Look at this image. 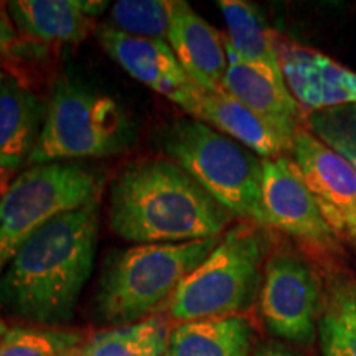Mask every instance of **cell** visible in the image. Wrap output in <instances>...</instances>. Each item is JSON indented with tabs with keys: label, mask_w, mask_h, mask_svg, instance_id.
Masks as SVG:
<instances>
[{
	"label": "cell",
	"mask_w": 356,
	"mask_h": 356,
	"mask_svg": "<svg viewBox=\"0 0 356 356\" xmlns=\"http://www.w3.org/2000/svg\"><path fill=\"white\" fill-rule=\"evenodd\" d=\"M221 236L180 244H137L108 257L96 293L99 317L114 327L139 322L167 304Z\"/></svg>",
	"instance_id": "obj_5"
},
{
	"label": "cell",
	"mask_w": 356,
	"mask_h": 356,
	"mask_svg": "<svg viewBox=\"0 0 356 356\" xmlns=\"http://www.w3.org/2000/svg\"><path fill=\"white\" fill-rule=\"evenodd\" d=\"M254 328L244 315L193 320L170 328L165 356H249Z\"/></svg>",
	"instance_id": "obj_18"
},
{
	"label": "cell",
	"mask_w": 356,
	"mask_h": 356,
	"mask_svg": "<svg viewBox=\"0 0 356 356\" xmlns=\"http://www.w3.org/2000/svg\"><path fill=\"white\" fill-rule=\"evenodd\" d=\"M95 35L102 50L129 76L165 96L186 114H193L200 88L178 63L167 40L132 37L108 24L97 25Z\"/></svg>",
	"instance_id": "obj_10"
},
{
	"label": "cell",
	"mask_w": 356,
	"mask_h": 356,
	"mask_svg": "<svg viewBox=\"0 0 356 356\" xmlns=\"http://www.w3.org/2000/svg\"><path fill=\"white\" fill-rule=\"evenodd\" d=\"M170 327L163 315L88 337L74 356H165Z\"/></svg>",
	"instance_id": "obj_21"
},
{
	"label": "cell",
	"mask_w": 356,
	"mask_h": 356,
	"mask_svg": "<svg viewBox=\"0 0 356 356\" xmlns=\"http://www.w3.org/2000/svg\"><path fill=\"white\" fill-rule=\"evenodd\" d=\"M218 7L228 29L226 38L236 55L280 86H287L280 65L277 35L267 29L259 8L243 0H220Z\"/></svg>",
	"instance_id": "obj_19"
},
{
	"label": "cell",
	"mask_w": 356,
	"mask_h": 356,
	"mask_svg": "<svg viewBox=\"0 0 356 356\" xmlns=\"http://www.w3.org/2000/svg\"><path fill=\"white\" fill-rule=\"evenodd\" d=\"M109 226L136 244H180L222 236L234 216L167 157L132 160L109 185Z\"/></svg>",
	"instance_id": "obj_1"
},
{
	"label": "cell",
	"mask_w": 356,
	"mask_h": 356,
	"mask_svg": "<svg viewBox=\"0 0 356 356\" xmlns=\"http://www.w3.org/2000/svg\"><path fill=\"white\" fill-rule=\"evenodd\" d=\"M109 6L99 0H12L8 15L26 42L40 48L63 47L95 33L97 17Z\"/></svg>",
	"instance_id": "obj_13"
},
{
	"label": "cell",
	"mask_w": 356,
	"mask_h": 356,
	"mask_svg": "<svg viewBox=\"0 0 356 356\" xmlns=\"http://www.w3.org/2000/svg\"><path fill=\"white\" fill-rule=\"evenodd\" d=\"M167 42L178 63L200 89H221L222 78L228 70L225 35L218 32L184 0H173Z\"/></svg>",
	"instance_id": "obj_14"
},
{
	"label": "cell",
	"mask_w": 356,
	"mask_h": 356,
	"mask_svg": "<svg viewBox=\"0 0 356 356\" xmlns=\"http://www.w3.org/2000/svg\"><path fill=\"white\" fill-rule=\"evenodd\" d=\"M83 332L56 327H15L0 338V356H74Z\"/></svg>",
	"instance_id": "obj_22"
},
{
	"label": "cell",
	"mask_w": 356,
	"mask_h": 356,
	"mask_svg": "<svg viewBox=\"0 0 356 356\" xmlns=\"http://www.w3.org/2000/svg\"><path fill=\"white\" fill-rule=\"evenodd\" d=\"M355 246H356V244H355Z\"/></svg>",
	"instance_id": "obj_30"
},
{
	"label": "cell",
	"mask_w": 356,
	"mask_h": 356,
	"mask_svg": "<svg viewBox=\"0 0 356 356\" xmlns=\"http://www.w3.org/2000/svg\"><path fill=\"white\" fill-rule=\"evenodd\" d=\"M37 92L10 71L0 70V170L12 173L29 165L44 121Z\"/></svg>",
	"instance_id": "obj_16"
},
{
	"label": "cell",
	"mask_w": 356,
	"mask_h": 356,
	"mask_svg": "<svg viewBox=\"0 0 356 356\" xmlns=\"http://www.w3.org/2000/svg\"><path fill=\"white\" fill-rule=\"evenodd\" d=\"M262 204L269 228L314 248L330 251L337 246L335 229L323 216L291 155L262 160Z\"/></svg>",
	"instance_id": "obj_9"
},
{
	"label": "cell",
	"mask_w": 356,
	"mask_h": 356,
	"mask_svg": "<svg viewBox=\"0 0 356 356\" xmlns=\"http://www.w3.org/2000/svg\"><path fill=\"white\" fill-rule=\"evenodd\" d=\"M173 0H119L109 7L108 25L142 38L167 40Z\"/></svg>",
	"instance_id": "obj_23"
},
{
	"label": "cell",
	"mask_w": 356,
	"mask_h": 356,
	"mask_svg": "<svg viewBox=\"0 0 356 356\" xmlns=\"http://www.w3.org/2000/svg\"><path fill=\"white\" fill-rule=\"evenodd\" d=\"M259 309L274 337L296 345L314 343L323 310V287L309 261L292 251L267 256Z\"/></svg>",
	"instance_id": "obj_8"
},
{
	"label": "cell",
	"mask_w": 356,
	"mask_h": 356,
	"mask_svg": "<svg viewBox=\"0 0 356 356\" xmlns=\"http://www.w3.org/2000/svg\"><path fill=\"white\" fill-rule=\"evenodd\" d=\"M104 173L84 162L25 168L0 198V274L26 239L55 218L99 203Z\"/></svg>",
	"instance_id": "obj_7"
},
{
	"label": "cell",
	"mask_w": 356,
	"mask_h": 356,
	"mask_svg": "<svg viewBox=\"0 0 356 356\" xmlns=\"http://www.w3.org/2000/svg\"><path fill=\"white\" fill-rule=\"evenodd\" d=\"M7 330H8V327H7V323L3 322L2 318H0V338H2L3 335H6L7 333Z\"/></svg>",
	"instance_id": "obj_29"
},
{
	"label": "cell",
	"mask_w": 356,
	"mask_h": 356,
	"mask_svg": "<svg viewBox=\"0 0 356 356\" xmlns=\"http://www.w3.org/2000/svg\"><path fill=\"white\" fill-rule=\"evenodd\" d=\"M136 140L137 127L121 102L76 78L63 76L53 84L29 167L113 157Z\"/></svg>",
	"instance_id": "obj_3"
},
{
	"label": "cell",
	"mask_w": 356,
	"mask_h": 356,
	"mask_svg": "<svg viewBox=\"0 0 356 356\" xmlns=\"http://www.w3.org/2000/svg\"><path fill=\"white\" fill-rule=\"evenodd\" d=\"M173 160L233 216L269 228L262 204V159L198 119L184 118L160 134Z\"/></svg>",
	"instance_id": "obj_4"
},
{
	"label": "cell",
	"mask_w": 356,
	"mask_h": 356,
	"mask_svg": "<svg viewBox=\"0 0 356 356\" xmlns=\"http://www.w3.org/2000/svg\"><path fill=\"white\" fill-rule=\"evenodd\" d=\"M225 44L228 70L222 78L221 88L292 144L297 131L305 127L304 111L293 99L287 86H280L259 70L244 63L236 55L226 35Z\"/></svg>",
	"instance_id": "obj_15"
},
{
	"label": "cell",
	"mask_w": 356,
	"mask_h": 356,
	"mask_svg": "<svg viewBox=\"0 0 356 356\" xmlns=\"http://www.w3.org/2000/svg\"><path fill=\"white\" fill-rule=\"evenodd\" d=\"M277 48L287 89L305 115L337 106H356V71L279 35Z\"/></svg>",
	"instance_id": "obj_12"
},
{
	"label": "cell",
	"mask_w": 356,
	"mask_h": 356,
	"mask_svg": "<svg viewBox=\"0 0 356 356\" xmlns=\"http://www.w3.org/2000/svg\"><path fill=\"white\" fill-rule=\"evenodd\" d=\"M191 118L208 124L218 132L248 147L262 160L291 154V142L280 137L274 129H270L222 88L216 91L200 89Z\"/></svg>",
	"instance_id": "obj_17"
},
{
	"label": "cell",
	"mask_w": 356,
	"mask_h": 356,
	"mask_svg": "<svg viewBox=\"0 0 356 356\" xmlns=\"http://www.w3.org/2000/svg\"><path fill=\"white\" fill-rule=\"evenodd\" d=\"M269 241L264 228L238 222L221 236L211 254L167 302V317L175 323L231 317L254 304L261 291Z\"/></svg>",
	"instance_id": "obj_6"
},
{
	"label": "cell",
	"mask_w": 356,
	"mask_h": 356,
	"mask_svg": "<svg viewBox=\"0 0 356 356\" xmlns=\"http://www.w3.org/2000/svg\"><path fill=\"white\" fill-rule=\"evenodd\" d=\"M97 233L99 203L43 226L0 274V305L29 322H70L95 267Z\"/></svg>",
	"instance_id": "obj_2"
},
{
	"label": "cell",
	"mask_w": 356,
	"mask_h": 356,
	"mask_svg": "<svg viewBox=\"0 0 356 356\" xmlns=\"http://www.w3.org/2000/svg\"><path fill=\"white\" fill-rule=\"evenodd\" d=\"M289 155L335 233L356 244L355 168L305 127L293 136Z\"/></svg>",
	"instance_id": "obj_11"
},
{
	"label": "cell",
	"mask_w": 356,
	"mask_h": 356,
	"mask_svg": "<svg viewBox=\"0 0 356 356\" xmlns=\"http://www.w3.org/2000/svg\"><path fill=\"white\" fill-rule=\"evenodd\" d=\"M42 53L43 48L26 42L17 32L12 19H0V53L2 55H29Z\"/></svg>",
	"instance_id": "obj_25"
},
{
	"label": "cell",
	"mask_w": 356,
	"mask_h": 356,
	"mask_svg": "<svg viewBox=\"0 0 356 356\" xmlns=\"http://www.w3.org/2000/svg\"><path fill=\"white\" fill-rule=\"evenodd\" d=\"M0 19H10V15H8V2H0Z\"/></svg>",
	"instance_id": "obj_28"
},
{
	"label": "cell",
	"mask_w": 356,
	"mask_h": 356,
	"mask_svg": "<svg viewBox=\"0 0 356 356\" xmlns=\"http://www.w3.org/2000/svg\"><path fill=\"white\" fill-rule=\"evenodd\" d=\"M7 186H8V173L0 170V198H2V195L6 193Z\"/></svg>",
	"instance_id": "obj_27"
},
{
	"label": "cell",
	"mask_w": 356,
	"mask_h": 356,
	"mask_svg": "<svg viewBox=\"0 0 356 356\" xmlns=\"http://www.w3.org/2000/svg\"><path fill=\"white\" fill-rule=\"evenodd\" d=\"M305 129L356 170V106H337L307 114Z\"/></svg>",
	"instance_id": "obj_24"
},
{
	"label": "cell",
	"mask_w": 356,
	"mask_h": 356,
	"mask_svg": "<svg viewBox=\"0 0 356 356\" xmlns=\"http://www.w3.org/2000/svg\"><path fill=\"white\" fill-rule=\"evenodd\" d=\"M317 332L322 356H356V279L345 274L330 279Z\"/></svg>",
	"instance_id": "obj_20"
},
{
	"label": "cell",
	"mask_w": 356,
	"mask_h": 356,
	"mask_svg": "<svg viewBox=\"0 0 356 356\" xmlns=\"http://www.w3.org/2000/svg\"><path fill=\"white\" fill-rule=\"evenodd\" d=\"M254 356H302V355L280 343H269L257 350Z\"/></svg>",
	"instance_id": "obj_26"
}]
</instances>
